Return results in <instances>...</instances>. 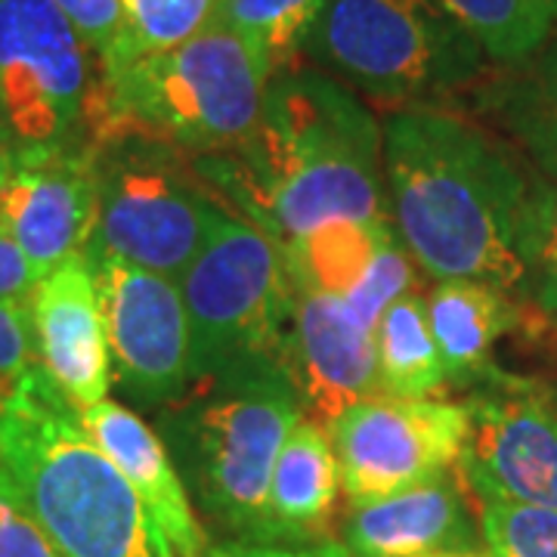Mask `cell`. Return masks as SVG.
<instances>
[{
    "instance_id": "obj_5",
    "label": "cell",
    "mask_w": 557,
    "mask_h": 557,
    "mask_svg": "<svg viewBox=\"0 0 557 557\" xmlns=\"http://www.w3.org/2000/svg\"><path fill=\"white\" fill-rule=\"evenodd\" d=\"M183 416V449L193 458L205 505L230 530L273 545L270 480L304 406L278 362H255L214 379Z\"/></svg>"
},
{
    "instance_id": "obj_19",
    "label": "cell",
    "mask_w": 557,
    "mask_h": 557,
    "mask_svg": "<svg viewBox=\"0 0 557 557\" xmlns=\"http://www.w3.org/2000/svg\"><path fill=\"white\" fill-rule=\"evenodd\" d=\"M424 300L446 379H471L486 369L496 341L520 322V310L508 300V292L490 282L443 278Z\"/></svg>"
},
{
    "instance_id": "obj_22",
    "label": "cell",
    "mask_w": 557,
    "mask_h": 557,
    "mask_svg": "<svg viewBox=\"0 0 557 557\" xmlns=\"http://www.w3.org/2000/svg\"><path fill=\"white\" fill-rule=\"evenodd\" d=\"M496 62L518 65L536 57L555 32L539 0H434Z\"/></svg>"
},
{
    "instance_id": "obj_23",
    "label": "cell",
    "mask_w": 557,
    "mask_h": 557,
    "mask_svg": "<svg viewBox=\"0 0 557 557\" xmlns=\"http://www.w3.org/2000/svg\"><path fill=\"white\" fill-rule=\"evenodd\" d=\"M329 0H220L218 22L255 44L273 75L307 50V40Z\"/></svg>"
},
{
    "instance_id": "obj_21",
    "label": "cell",
    "mask_w": 557,
    "mask_h": 557,
    "mask_svg": "<svg viewBox=\"0 0 557 557\" xmlns=\"http://www.w3.org/2000/svg\"><path fill=\"white\" fill-rule=\"evenodd\" d=\"M375 359L379 394L384 397L424 399L443 387L446 369L421 295L406 292L384 310L375 329Z\"/></svg>"
},
{
    "instance_id": "obj_6",
    "label": "cell",
    "mask_w": 557,
    "mask_h": 557,
    "mask_svg": "<svg viewBox=\"0 0 557 557\" xmlns=\"http://www.w3.org/2000/svg\"><path fill=\"white\" fill-rule=\"evenodd\" d=\"M180 292L193 381L278 362L295 292L278 242L258 223L223 211L180 276Z\"/></svg>"
},
{
    "instance_id": "obj_26",
    "label": "cell",
    "mask_w": 557,
    "mask_h": 557,
    "mask_svg": "<svg viewBox=\"0 0 557 557\" xmlns=\"http://www.w3.org/2000/svg\"><path fill=\"white\" fill-rule=\"evenodd\" d=\"M480 530L493 557H557V511L480 498Z\"/></svg>"
},
{
    "instance_id": "obj_15",
    "label": "cell",
    "mask_w": 557,
    "mask_h": 557,
    "mask_svg": "<svg viewBox=\"0 0 557 557\" xmlns=\"http://www.w3.org/2000/svg\"><path fill=\"white\" fill-rule=\"evenodd\" d=\"M97 208L94 152L16 164V174L0 189L3 220L38 278L87 255L97 233Z\"/></svg>"
},
{
    "instance_id": "obj_31",
    "label": "cell",
    "mask_w": 557,
    "mask_h": 557,
    "mask_svg": "<svg viewBox=\"0 0 557 557\" xmlns=\"http://www.w3.org/2000/svg\"><path fill=\"white\" fill-rule=\"evenodd\" d=\"M40 278L35 276L32 263L25 260L22 248L13 239L7 220H3V211H0V300H25L32 298L35 285Z\"/></svg>"
},
{
    "instance_id": "obj_33",
    "label": "cell",
    "mask_w": 557,
    "mask_h": 557,
    "mask_svg": "<svg viewBox=\"0 0 557 557\" xmlns=\"http://www.w3.org/2000/svg\"><path fill=\"white\" fill-rule=\"evenodd\" d=\"M13 174H16V159H13V152H10L7 139H3V134H0V189L10 183Z\"/></svg>"
},
{
    "instance_id": "obj_27",
    "label": "cell",
    "mask_w": 557,
    "mask_h": 557,
    "mask_svg": "<svg viewBox=\"0 0 557 557\" xmlns=\"http://www.w3.org/2000/svg\"><path fill=\"white\" fill-rule=\"evenodd\" d=\"M511 102L515 131L548 171V177H557V60L545 69L542 78L515 90Z\"/></svg>"
},
{
    "instance_id": "obj_1",
    "label": "cell",
    "mask_w": 557,
    "mask_h": 557,
    "mask_svg": "<svg viewBox=\"0 0 557 557\" xmlns=\"http://www.w3.org/2000/svg\"><path fill=\"white\" fill-rule=\"evenodd\" d=\"M391 226L434 278L523 288L520 214L527 180L474 124L416 106L384 127Z\"/></svg>"
},
{
    "instance_id": "obj_25",
    "label": "cell",
    "mask_w": 557,
    "mask_h": 557,
    "mask_svg": "<svg viewBox=\"0 0 557 557\" xmlns=\"http://www.w3.org/2000/svg\"><path fill=\"white\" fill-rule=\"evenodd\" d=\"M518 245L527 273L523 292L557 317V177L527 186Z\"/></svg>"
},
{
    "instance_id": "obj_7",
    "label": "cell",
    "mask_w": 557,
    "mask_h": 557,
    "mask_svg": "<svg viewBox=\"0 0 557 557\" xmlns=\"http://www.w3.org/2000/svg\"><path fill=\"white\" fill-rule=\"evenodd\" d=\"M90 60L53 0H0V134L16 164L94 152Z\"/></svg>"
},
{
    "instance_id": "obj_12",
    "label": "cell",
    "mask_w": 557,
    "mask_h": 557,
    "mask_svg": "<svg viewBox=\"0 0 557 557\" xmlns=\"http://www.w3.org/2000/svg\"><path fill=\"white\" fill-rule=\"evenodd\" d=\"M471 431L458 458L465 486L557 511V412L536 394L505 391L468 403Z\"/></svg>"
},
{
    "instance_id": "obj_10",
    "label": "cell",
    "mask_w": 557,
    "mask_h": 557,
    "mask_svg": "<svg viewBox=\"0 0 557 557\" xmlns=\"http://www.w3.org/2000/svg\"><path fill=\"white\" fill-rule=\"evenodd\" d=\"M471 431L468 406L375 394L329 424L341 486L354 502L391 496L456 468Z\"/></svg>"
},
{
    "instance_id": "obj_35",
    "label": "cell",
    "mask_w": 557,
    "mask_h": 557,
    "mask_svg": "<svg viewBox=\"0 0 557 557\" xmlns=\"http://www.w3.org/2000/svg\"><path fill=\"white\" fill-rule=\"evenodd\" d=\"M424 557H493V555H474V552H453V555H424Z\"/></svg>"
},
{
    "instance_id": "obj_29",
    "label": "cell",
    "mask_w": 557,
    "mask_h": 557,
    "mask_svg": "<svg viewBox=\"0 0 557 557\" xmlns=\"http://www.w3.org/2000/svg\"><path fill=\"white\" fill-rule=\"evenodd\" d=\"M32 310L20 300H0V397L35 366Z\"/></svg>"
},
{
    "instance_id": "obj_17",
    "label": "cell",
    "mask_w": 557,
    "mask_h": 557,
    "mask_svg": "<svg viewBox=\"0 0 557 557\" xmlns=\"http://www.w3.org/2000/svg\"><path fill=\"white\" fill-rule=\"evenodd\" d=\"M471 545L465 480L453 468L391 496L354 502L344 520V548L354 557L453 555Z\"/></svg>"
},
{
    "instance_id": "obj_4",
    "label": "cell",
    "mask_w": 557,
    "mask_h": 557,
    "mask_svg": "<svg viewBox=\"0 0 557 557\" xmlns=\"http://www.w3.org/2000/svg\"><path fill=\"white\" fill-rule=\"evenodd\" d=\"M273 69L255 44L214 22L171 50L100 72L94 146L143 137L193 149H236L255 134Z\"/></svg>"
},
{
    "instance_id": "obj_13",
    "label": "cell",
    "mask_w": 557,
    "mask_h": 557,
    "mask_svg": "<svg viewBox=\"0 0 557 557\" xmlns=\"http://www.w3.org/2000/svg\"><path fill=\"white\" fill-rule=\"evenodd\" d=\"M292 292V317L278 366L292 381L300 406L329 428L344 409L379 394L375 329L335 295Z\"/></svg>"
},
{
    "instance_id": "obj_28",
    "label": "cell",
    "mask_w": 557,
    "mask_h": 557,
    "mask_svg": "<svg viewBox=\"0 0 557 557\" xmlns=\"http://www.w3.org/2000/svg\"><path fill=\"white\" fill-rule=\"evenodd\" d=\"M65 13V20L75 25L87 50L97 62L109 65L121 53L124 44V10L121 0H53Z\"/></svg>"
},
{
    "instance_id": "obj_3",
    "label": "cell",
    "mask_w": 557,
    "mask_h": 557,
    "mask_svg": "<svg viewBox=\"0 0 557 557\" xmlns=\"http://www.w3.org/2000/svg\"><path fill=\"white\" fill-rule=\"evenodd\" d=\"M0 468L60 557H177L44 366L0 397Z\"/></svg>"
},
{
    "instance_id": "obj_30",
    "label": "cell",
    "mask_w": 557,
    "mask_h": 557,
    "mask_svg": "<svg viewBox=\"0 0 557 557\" xmlns=\"http://www.w3.org/2000/svg\"><path fill=\"white\" fill-rule=\"evenodd\" d=\"M0 557H60L0 468Z\"/></svg>"
},
{
    "instance_id": "obj_9",
    "label": "cell",
    "mask_w": 557,
    "mask_h": 557,
    "mask_svg": "<svg viewBox=\"0 0 557 557\" xmlns=\"http://www.w3.org/2000/svg\"><path fill=\"white\" fill-rule=\"evenodd\" d=\"M159 146L143 137L94 146L100 208L90 248L180 282L223 208Z\"/></svg>"
},
{
    "instance_id": "obj_20",
    "label": "cell",
    "mask_w": 557,
    "mask_h": 557,
    "mask_svg": "<svg viewBox=\"0 0 557 557\" xmlns=\"http://www.w3.org/2000/svg\"><path fill=\"white\" fill-rule=\"evenodd\" d=\"M341 490V471L329 434L317 421H300L278 453L270 480V518L276 539H298L319 530Z\"/></svg>"
},
{
    "instance_id": "obj_8",
    "label": "cell",
    "mask_w": 557,
    "mask_h": 557,
    "mask_svg": "<svg viewBox=\"0 0 557 557\" xmlns=\"http://www.w3.org/2000/svg\"><path fill=\"white\" fill-rule=\"evenodd\" d=\"M307 50L379 100L458 87L483 53L434 0H329Z\"/></svg>"
},
{
    "instance_id": "obj_16",
    "label": "cell",
    "mask_w": 557,
    "mask_h": 557,
    "mask_svg": "<svg viewBox=\"0 0 557 557\" xmlns=\"http://www.w3.org/2000/svg\"><path fill=\"white\" fill-rule=\"evenodd\" d=\"M32 325L40 362L62 394L78 409L102 403L112 381V357L87 255L65 260L35 285Z\"/></svg>"
},
{
    "instance_id": "obj_32",
    "label": "cell",
    "mask_w": 557,
    "mask_h": 557,
    "mask_svg": "<svg viewBox=\"0 0 557 557\" xmlns=\"http://www.w3.org/2000/svg\"><path fill=\"white\" fill-rule=\"evenodd\" d=\"M205 557H354L344 545H307V548H282V545H258V542H242V545H223Z\"/></svg>"
},
{
    "instance_id": "obj_34",
    "label": "cell",
    "mask_w": 557,
    "mask_h": 557,
    "mask_svg": "<svg viewBox=\"0 0 557 557\" xmlns=\"http://www.w3.org/2000/svg\"><path fill=\"white\" fill-rule=\"evenodd\" d=\"M539 3H542V7L548 10V16H552V20H555V25H557V0H539Z\"/></svg>"
},
{
    "instance_id": "obj_11",
    "label": "cell",
    "mask_w": 557,
    "mask_h": 557,
    "mask_svg": "<svg viewBox=\"0 0 557 557\" xmlns=\"http://www.w3.org/2000/svg\"><path fill=\"white\" fill-rule=\"evenodd\" d=\"M109 357L119 379L149 403L174 399L189 375V319L177 278L87 248Z\"/></svg>"
},
{
    "instance_id": "obj_14",
    "label": "cell",
    "mask_w": 557,
    "mask_h": 557,
    "mask_svg": "<svg viewBox=\"0 0 557 557\" xmlns=\"http://www.w3.org/2000/svg\"><path fill=\"white\" fill-rule=\"evenodd\" d=\"M292 288L347 300L369 329L412 292V258L391 220H332L300 239L278 245Z\"/></svg>"
},
{
    "instance_id": "obj_2",
    "label": "cell",
    "mask_w": 557,
    "mask_h": 557,
    "mask_svg": "<svg viewBox=\"0 0 557 557\" xmlns=\"http://www.w3.org/2000/svg\"><path fill=\"white\" fill-rule=\"evenodd\" d=\"M218 183L278 245L332 220H384V131L338 81L278 72Z\"/></svg>"
},
{
    "instance_id": "obj_24",
    "label": "cell",
    "mask_w": 557,
    "mask_h": 557,
    "mask_svg": "<svg viewBox=\"0 0 557 557\" xmlns=\"http://www.w3.org/2000/svg\"><path fill=\"white\" fill-rule=\"evenodd\" d=\"M124 10V44L106 69L137 60L143 53L171 50L183 40L196 38L218 22L220 0H121Z\"/></svg>"
},
{
    "instance_id": "obj_18",
    "label": "cell",
    "mask_w": 557,
    "mask_h": 557,
    "mask_svg": "<svg viewBox=\"0 0 557 557\" xmlns=\"http://www.w3.org/2000/svg\"><path fill=\"white\" fill-rule=\"evenodd\" d=\"M78 412L84 431L106 456L115 461L121 474L131 480V486L146 502L152 518L161 523L177 557L208 555L205 530L189 505L177 468L168 458V449L156 437V431L143 418L127 412L119 403H109V399L84 406Z\"/></svg>"
}]
</instances>
